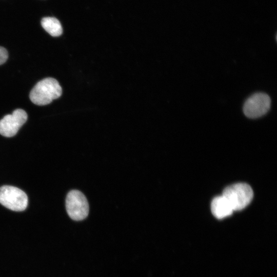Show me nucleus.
<instances>
[{"label":"nucleus","mask_w":277,"mask_h":277,"mask_svg":"<svg viewBox=\"0 0 277 277\" xmlns=\"http://www.w3.org/2000/svg\"><path fill=\"white\" fill-rule=\"evenodd\" d=\"M62 93V89L57 81L48 77L40 81L35 85L30 91L29 97L35 105L43 106L60 97Z\"/></svg>","instance_id":"1"},{"label":"nucleus","mask_w":277,"mask_h":277,"mask_svg":"<svg viewBox=\"0 0 277 277\" xmlns=\"http://www.w3.org/2000/svg\"><path fill=\"white\" fill-rule=\"evenodd\" d=\"M222 195L227 199L234 211L241 210L251 202L253 192L247 184L239 183L227 187Z\"/></svg>","instance_id":"2"},{"label":"nucleus","mask_w":277,"mask_h":277,"mask_svg":"<svg viewBox=\"0 0 277 277\" xmlns=\"http://www.w3.org/2000/svg\"><path fill=\"white\" fill-rule=\"evenodd\" d=\"M0 203L11 210L21 211L27 207L28 197L21 189L5 185L0 187Z\"/></svg>","instance_id":"3"},{"label":"nucleus","mask_w":277,"mask_h":277,"mask_svg":"<svg viewBox=\"0 0 277 277\" xmlns=\"http://www.w3.org/2000/svg\"><path fill=\"white\" fill-rule=\"evenodd\" d=\"M66 208L71 219L81 221L85 219L89 213V205L86 197L81 191H70L66 199Z\"/></svg>","instance_id":"4"},{"label":"nucleus","mask_w":277,"mask_h":277,"mask_svg":"<svg viewBox=\"0 0 277 277\" xmlns=\"http://www.w3.org/2000/svg\"><path fill=\"white\" fill-rule=\"evenodd\" d=\"M271 100L268 95L255 93L248 97L243 106L244 114L248 118H256L265 115L269 111Z\"/></svg>","instance_id":"5"},{"label":"nucleus","mask_w":277,"mask_h":277,"mask_svg":"<svg viewBox=\"0 0 277 277\" xmlns=\"http://www.w3.org/2000/svg\"><path fill=\"white\" fill-rule=\"evenodd\" d=\"M27 114L23 109H17L11 114L5 115L0 121V134L4 136H14L27 120Z\"/></svg>","instance_id":"6"},{"label":"nucleus","mask_w":277,"mask_h":277,"mask_svg":"<svg viewBox=\"0 0 277 277\" xmlns=\"http://www.w3.org/2000/svg\"><path fill=\"white\" fill-rule=\"evenodd\" d=\"M211 210L212 214L217 219L227 217L234 211L228 201L222 194L212 200Z\"/></svg>","instance_id":"7"},{"label":"nucleus","mask_w":277,"mask_h":277,"mask_svg":"<svg viewBox=\"0 0 277 277\" xmlns=\"http://www.w3.org/2000/svg\"><path fill=\"white\" fill-rule=\"evenodd\" d=\"M43 28L51 36H58L63 33V29L60 21L54 17H44L41 21Z\"/></svg>","instance_id":"8"},{"label":"nucleus","mask_w":277,"mask_h":277,"mask_svg":"<svg viewBox=\"0 0 277 277\" xmlns=\"http://www.w3.org/2000/svg\"><path fill=\"white\" fill-rule=\"evenodd\" d=\"M8 57V53L7 50L0 46V65L6 62Z\"/></svg>","instance_id":"9"}]
</instances>
